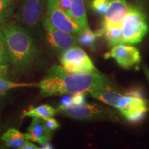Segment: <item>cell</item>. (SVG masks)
<instances>
[{
  "instance_id": "cell-1",
  "label": "cell",
  "mask_w": 149,
  "mask_h": 149,
  "mask_svg": "<svg viewBox=\"0 0 149 149\" xmlns=\"http://www.w3.org/2000/svg\"><path fill=\"white\" fill-rule=\"evenodd\" d=\"M43 97L111 90L113 86L109 79L99 72L74 74L67 72L62 66H54L46 77L39 83Z\"/></svg>"
},
{
  "instance_id": "cell-18",
  "label": "cell",
  "mask_w": 149,
  "mask_h": 149,
  "mask_svg": "<svg viewBox=\"0 0 149 149\" xmlns=\"http://www.w3.org/2000/svg\"><path fill=\"white\" fill-rule=\"evenodd\" d=\"M24 87H39V83H17L8 81L3 79V77H0V93L10 89Z\"/></svg>"
},
{
  "instance_id": "cell-8",
  "label": "cell",
  "mask_w": 149,
  "mask_h": 149,
  "mask_svg": "<svg viewBox=\"0 0 149 149\" xmlns=\"http://www.w3.org/2000/svg\"><path fill=\"white\" fill-rule=\"evenodd\" d=\"M43 27L45 31L46 43L48 47L53 51L62 53L68 48L76 46L79 43L74 35L55 28L46 17L43 20Z\"/></svg>"
},
{
  "instance_id": "cell-10",
  "label": "cell",
  "mask_w": 149,
  "mask_h": 149,
  "mask_svg": "<svg viewBox=\"0 0 149 149\" xmlns=\"http://www.w3.org/2000/svg\"><path fill=\"white\" fill-rule=\"evenodd\" d=\"M106 57H112L117 64L124 68H129L139 63L141 57L139 52L135 47L120 44L113 46Z\"/></svg>"
},
{
  "instance_id": "cell-22",
  "label": "cell",
  "mask_w": 149,
  "mask_h": 149,
  "mask_svg": "<svg viewBox=\"0 0 149 149\" xmlns=\"http://www.w3.org/2000/svg\"><path fill=\"white\" fill-rule=\"evenodd\" d=\"M44 121L46 128L48 130H50V131H53V130H55L60 127L59 123L55 118H53V117H50V118Z\"/></svg>"
},
{
  "instance_id": "cell-12",
  "label": "cell",
  "mask_w": 149,
  "mask_h": 149,
  "mask_svg": "<svg viewBox=\"0 0 149 149\" xmlns=\"http://www.w3.org/2000/svg\"><path fill=\"white\" fill-rule=\"evenodd\" d=\"M51 131L46 128L44 120L33 117L31 125L28 128L27 138L35 142L42 144L51 139Z\"/></svg>"
},
{
  "instance_id": "cell-27",
  "label": "cell",
  "mask_w": 149,
  "mask_h": 149,
  "mask_svg": "<svg viewBox=\"0 0 149 149\" xmlns=\"http://www.w3.org/2000/svg\"><path fill=\"white\" fill-rule=\"evenodd\" d=\"M144 71L145 74H146L147 79H148V82H149V69L147 68L146 66H144Z\"/></svg>"
},
{
  "instance_id": "cell-9",
  "label": "cell",
  "mask_w": 149,
  "mask_h": 149,
  "mask_svg": "<svg viewBox=\"0 0 149 149\" xmlns=\"http://www.w3.org/2000/svg\"><path fill=\"white\" fill-rule=\"evenodd\" d=\"M57 113L59 115L78 120H95L104 119L109 113L104 107L84 103L82 104H72L68 107L58 108Z\"/></svg>"
},
{
  "instance_id": "cell-6",
  "label": "cell",
  "mask_w": 149,
  "mask_h": 149,
  "mask_svg": "<svg viewBox=\"0 0 149 149\" xmlns=\"http://www.w3.org/2000/svg\"><path fill=\"white\" fill-rule=\"evenodd\" d=\"M60 62L63 68L70 73H88L96 71L95 67L86 53L76 46L63 52Z\"/></svg>"
},
{
  "instance_id": "cell-24",
  "label": "cell",
  "mask_w": 149,
  "mask_h": 149,
  "mask_svg": "<svg viewBox=\"0 0 149 149\" xmlns=\"http://www.w3.org/2000/svg\"><path fill=\"white\" fill-rule=\"evenodd\" d=\"M8 65L3 64L1 61H0V77H5V76L8 74Z\"/></svg>"
},
{
  "instance_id": "cell-17",
  "label": "cell",
  "mask_w": 149,
  "mask_h": 149,
  "mask_svg": "<svg viewBox=\"0 0 149 149\" xmlns=\"http://www.w3.org/2000/svg\"><path fill=\"white\" fill-rule=\"evenodd\" d=\"M16 0H0V25L6 23L13 12Z\"/></svg>"
},
{
  "instance_id": "cell-5",
  "label": "cell",
  "mask_w": 149,
  "mask_h": 149,
  "mask_svg": "<svg viewBox=\"0 0 149 149\" xmlns=\"http://www.w3.org/2000/svg\"><path fill=\"white\" fill-rule=\"evenodd\" d=\"M148 26L145 15L137 7L130 6L122 23L123 43L138 44L148 32Z\"/></svg>"
},
{
  "instance_id": "cell-3",
  "label": "cell",
  "mask_w": 149,
  "mask_h": 149,
  "mask_svg": "<svg viewBox=\"0 0 149 149\" xmlns=\"http://www.w3.org/2000/svg\"><path fill=\"white\" fill-rule=\"evenodd\" d=\"M90 95L96 100L117 108L131 122H139L148 111L146 101L140 96L124 95L113 89L95 91Z\"/></svg>"
},
{
  "instance_id": "cell-19",
  "label": "cell",
  "mask_w": 149,
  "mask_h": 149,
  "mask_svg": "<svg viewBox=\"0 0 149 149\" xmlns=\"http://www.w3.org/2000/svg\"><path fill=\"white\" fill-rule=\"evenodd\" d=\"M78 42L81 44L91 49H94L95 43L96 40V35L92 32L91 29L82 30L81 33L78 35Z\"/></svg>"
},
{
  "instance_id": "cell-21",
  "label": "cell",
  "mask_w": 149,
  "mask_h": 149,
  "mask_svg": "<svg viewBox=\"0 0 149 149\" xmlns=\"http://www.w3.org/2000/svg\"><path fill=\"white\" fill-rule=\"evenodd\" d=\"M109 5V0H93L92 7L98 13L104 15L107 12Z\"/></svg>"
},
{
  "instance_id": "cell-13",
  "label": "cell",
  "mask_w": 149,
  "mask_h": 149,
  "mask_svg": "<svg viewBox=\"0 0 149 149\" xmlns=\"http://www.w3.org/2000/svg\"><path fill=\"white\" fill-rule=\"evenodd\" d=\"M70 13L72 19L82 30L90 29L87 21L84 0H70Z\"/></svg>"
},
{
  "instance_id": "cell-25",
  "label": "cell",
  "mask_w": 149,
  "mask_h": 149,
  "mask_svg": "<svg viewBox=\"0 0 149 149\" xmlns=\"http://www.w3.org/2000/svg\"><path fill=\"white\" fill-rule=\"evenodd\" d=\"M40 147H38L37 145H35L33 143L29 142V141H26L23 146L21 147V149H39Z\"/></svg>"
},
{
  "instance_id": "cell-4",
  "label": "cell",
  "mask_w": 149,
  "mask_h": 149,
  "mask_svg": "<svg viewBox=\"0 0 149 149\" xmlns=\"http://www.w3.org/2000/svg\"><path fill=\"white\" fill-rule=\"evenodd\" d=\"M46 6V0H21L20 2L17 20L34 38L42 37L41 25L43 24Z\"/></svg>"
},
{
  "instance_id": "cell-2",
  "label": "cell",
  "mask_w": 149,
  "mask_h": 149,
  "mask_svg": "<svg viewBox=\"0 0 149 149\" xmlns=\"http://www.w3.org/2000/svg\"><path fill=\"white\" fill-rule=\"evenodd\" d=\"M1 29L15 71L19 74L32 71L42 59V53L33 37L22 26L13 22L5 23Z\"/></svg>"
},
{
  "instance_id": "cell-15",
  "label": "cell",
  "mask_w": 149,
  "mask_h": 149,
  "mask_svg": "<svg viewBox=\"0 0 149 149\" xmlns=\"http://www.w3.org/2000/svg\"><path fill=\"white\" fill-rule=\"evenodd\" d=\"M57 110L54 109L51 106L48 104H43L39 107L29 109V111L24 113L22 115V118L25 117H36V118H40L42 120H47L50 117H53L57 113Z\"/></svg>"
},
{
  "instance_id": "cell-11",
  "label": "cell",
  "mask_w": 149,
  "mask_h": 149,
  "mask_svg": "<svg viewBox=\"0 0 149 149\" xmlns=\"http://www.w3.org/2000/svg\"><path fill=\"white\" fill-rule=\"evenodd\" d=\"M130 8L126 0H109V7L104 16V26L122 25Z\"/></svg>"
},
{
  "instance_id": "cell-20",
  "label": "cell",
  "mask_w": 149,
  "mask_h": 149,
  "mask_svg": "<svg viewBox=\"0 0 149 149\" xmlns=\"http://www.w3.org/2000/svg\"><path fill=\"white\" fill-rule=\"evenodd\" d=\"M0 61L6 65H9V63H10L6 44L2 31H1V25H0Z\"/></svg>"
},
{
  "instance_id": "cell-16",
  "label": "cell",
  "mask_w": 149,
  "mask_h": 149,
  "mask_svg": "<svg viewBox=\"0 0 149 149\" xmlns=\"http://www.w3.org/2000/svg\"><path fill=\"white\" fill-rule=\"evenodd\" d=\"M102 31L111 46H114L117 44H123L122 25L104 26Z\"/></svg>"
},
{
  "instance_id": "cell-7",
  "label": "cell",
  "mask_w": 149,
  "mask_h": 149,
  "mask_svg": "<svg viewBox=\"0 0 149 149\" xmlns=\"http://www.w3.org/2000/svg\"><path fill=\"white\" fill-rule=\"evenodd\" d=\"M46 17L55 28L74 36H78L82 31V29L60 8L58 0H46Z\"/></svg>"
},
{
  "instance_id": "cell-23",
  "label": "cell",
  "mask_w": 149,
  "mask_h": 149,
  "mask_svg": "<svg viewBox=\"0 0 149 149\" xmlns=\"http://www.w3.org/2000/svg\"><path fill=\"white\" fill-rule=\"evenodd\" d=\"M85 94L84 93H77L72 94L71 102L74 104H82L85 103Z\"/></svg>"
},
{
  "instance_id": "cell-14",
  "label": "cell",
  "mask_w": 149,
  "mask_h": 149,
  "mask_svg": "<svg viewBox=\"0 0 149 149\" xmlns=\"http://www.w3.org/2000/svg\"><path fill=\"white\" fill-rule=\"evenodd\" d=\"M1 140L7 146L13 148H21L29 139L26 133H22L15 128H10L3 133Z\"/></svg>"
},
{
  "instance_id": "cell-26",
  "label": "cell",
  "mask_w": 149,
  "mask_h": 149,
  "mask_svg": "<svg viewBox=\"0 0 149 149\" xmlns=\"http://www.w3.org/2000/svg\"><path fill=\"white\" fill-rule=\"evenodd\" d=\"M40 148H42V149H51V148H53V146L49 141H46V142L44 143V144H41V146L40 147Z\"/></svg>"
}]
</instances>
